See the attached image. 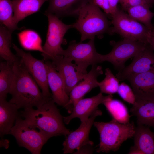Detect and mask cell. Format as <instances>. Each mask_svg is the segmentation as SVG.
<instances>
[{"mask_svg":"<svg viewBox=\"0 0 154 154\" xmlns=\"http://www.w3.org/2000/svg\"><path fill=\"white\" fill-rule=\"evenodd\" d=\"M45 62L48 68V84L52 92L53 100L55 103L64 108L71 113L68 105L69 97L66 91L63 79L52 62L50 60Z\"/></svg>","mask_w":154,"mask_h":154,"instance_id":"obj_14","label":"cell"},{"mask_svg":"<svg viewBox=\"0 0 154 154\" xmlns=\"http://www.w3.org/2000/svg\"><path fill=\"white\" fill-rule=\"evenodd\" d=\"M99 8L102 9L106 15H111V11L108 0H92Z\"/></svg>","mask_w":154,"mask_h":154,"instance_id":"obj_31","label":"cell"},{"mask_svg":"<svg viewBox=\"0 0 154 154\" xmlns=\"http://www.w3.org/2000/svg\"><path fill=\"white\" fill-rule=\"evenodd\" d=\"M117 93L125 101L133 105L135 103L136 98L132 89L127 84L122 82L119 84Z\"/></svg>","mask_w":154,"mask_h":154,"instance_id":"obj_30","label":"cell"},{"mask_svg":"<svg viewBox=\"0 0 154 154\" xmlns=\"http://www.w3.org/2000/svg\"><path fill=\"white\" fill-rule=\"evenodd\" d=\"M106 14L91 0L80 10L78 18L72 24L73 28L81 34V42L87 39L100 38L105 33H111L110 23Z\"/></svg>","mask_w":154,"mask_h":154,"instance_id":"obj_3","label":"cell"},{"mask_svg":"<svg viewBox=\"0 0 154 154\" xmlns=\"http://www.w3.org/2000/svg\"><path fill=\"white\" fill-rule=\"evenodd\" d=\"M110 95L104 96L100 92L94 96L80 99L74 106L70 114L63 117L64 123L68 124L72 119L76 118L80 119L81 122L86 121L98 109V105L103 104Z\"/></svg>","mask_w":154,"mask_h":154,"instance_id":"obj_15","label":"cell"},{"mask_svg":"<svg viewBox=\"0 0 154 154\" xmlns=\"http://www.w3.org/2000/svg\"><path fill=\"white\" fill-rule=\"evenodd\" d=\"M111 17L113 25L111 34L117 33L124 39L148 44V39L151 31L143 24L119 9Z\"/></svg>","mask_w":154,"mask_h":154,"instance_id":"obj_7","label":"cell"},{"mask_svg":"<svg viewBox=\"0 0 154 154\" xmlns=\"http://www.w3.org/2000/svg\"><path fill=\"white\" fill-rule=\"evenodd\" d=\"M48 18V28L42 55L45 61L52 60L55 57L62 56L64 50L61 45L65 43L64 37L68 31L73 28L72 24L63 23L52 14L45 15Z\"/></svg>","mask_w":154,"mask_h":154,"instance_id":"obj_5","label":"cell"},{"mask_svg":"<svg viewBox=\"0 0 154 154\" xmlns=\"http://www.w3.org/2000/svg\"><path fill=\"white\" fill-rule=\"evenodd\" d=\"M119 1L120 0H108L111 11V17L119 9L117 4L119 3Z\"/></svg>","mask_w":154,"mask_h":154,"instance_id":"obj_33","label":"cell"},{"mask_svg":"<svg viewBox=\"0 0 154 154\" xmlns=\"http://www.w3.org/2000/svg\"><path fill=\"white\" fill-rule=\"evenodd\" d=\"M91 0H49L45 15L52 14L59 18L78 16L81 9Z\"/></svg>","mask_w":154,"mask_h":154,"instance_id":"obj_17","label":"cell"},{"mask_svg":"<svg viewBox=\"0 0 154 154\" xmlns=\"http://www.w3.org/2000/svg\"><path fill=\"white\" fill-rule=\"evenodd\" d=\"M150 7H152L154 4V0H143Z\"/></svg>","mask_w":154,"mask_h":154,"instance_id":"obj_35","label":"cell"},{"mask_svg":"<svg viewBox=\"0 0 154 154\" xmlns=\"http://www.w3.org/2000/svg\"><path fill=\"white\" fill-rule=\"evenodd\" d=\"M13 31L5 26L0 27V57L5 60L12 63L18 60L19 57L11 51L12 34Z\"/></svg>","mask_w":154,"mask_h":154,"instance_id":"obj_25","label":"cell"},{"mask_svg":"<svg viewBox=\"0 0 154 154\" xmlns=\"http://www.w3.org/2000/svg\"><path fill=\"white\" fill-rule=\"evenodd\" d=\"M130 112L136 117L137 125L154 127V98L136 99Z\"/></svg>","mask_w":154,"mask_h":154,"instance_id":"obj_20","label":"cell"},{"mask_svg":"<svg viewBox=\"0 0 154 154\" xmlns=\"http://www.w3.org/2000/svg\"><path fill=\"white\" fill-rule=\"evenodd\" d=\"M15 75L14 63L5 61L0 63V99H6Z\"/></svg>","mask_w":154,"mask_h":154,"instance_id":"obj_26","label":"cell"},{"mask_svg":"<svg viewBox=\"0 0 154 154\" xmlns=\"http://www.w3.org/2000/svg\"><path fill=\"white\" fill-rule=\"evenodd\" d=\"M153 51L148 44L144 49L133 57L129 65L118 71L116 77L120 81L127 80L133 76L154 71Z\"/></svg>","mask_w":154,"mask_h":154,"instance_id":"obj_12","label":"cell"},{"mask_svg":"<svg viewBox=\"0 0 154 154\" xmlns=\"http://www.w3.org/2000/svg\"><path fill=\"white\" fill-rule=\"evenodd\" d=\"M148 44L124 38L123 40L113 44V48L109 53L101 54L102 62L108 61L115 68L120 71L125 67L127 60L134 57L144 49Z\"/></svg>","mask_w":154,"mask_h":154,"instance_id":"obj_9","label":"cell"},{"mask_svg":"<svg viewBox=\"0 0 154 154\" xmlns=\"http://www.w3.org/2000/svg\"><path fill=\"white\" fill-rule=\"evenodd\" d=\"M102 114V112L98 109L96 110L86 121L82 122L76 130L66 135L63 143L64 154L73 153L84 145H93L92 141L89 139L91 128L96 117Z\"/></svg>","mask_w":154,"mask_h":154,"instance_id":"obj_11","label":"cell"},{"mask_svg":"<svg viewBox=\"0 0 154 154\" xmlns=\"http://www.w3.org/2000/svg\"><path fill=\"white\" fill-rule=\"evenodd\" d=\"M20 113L29 125L38 129L49 139L54 136H66L70 133L65 126L63 116L52 98L36 109L26 108Z\"/></svg>","mask_w":154,"mask_h":154,"instance_id":"obj_2","label":"cell"},{"mask_svg":"<svg viewBox=\"0 0 154 154\" xmlns=\"http://www.w3.org/2000/svg\"><path fill=\"white\" fill-rule=\"evenodd\" d=\"M129 0H120L119 3L121 5Z\"/></svg>","mask_w":154,"mask_h":154,"instance_id":"obj_36","label":"cell"},{"mask_svg":"<svg viewBox=\"0 0 154 154\" xmlns=\"http://www.w3.org/2000/svg\"><path fill=\"white\" fill-rule=\"evenodd\" d=\"M17 35L20 44L24 49L44 52L41 38L36 31L25 29L18 33Z\"/></svg>","mask_w":154,"mask_h":154,"instance_id":"obj_24","label":"cell"},{"mask_svg":"<svg viewBox=\"0 0 154 154\" xmlns=\"http://www.w3.org/2000/svg\"><path fill=\"white\" fill-rule=\"evenodd\" d=\"M93 145L89 144L83 146L75 152V153H92L94 151Z\"/></svg>","mask_w":154,"mask_h":154,"instance_id":"obj_32","label":"cell"},{"mask_svg":"<svg viewBox=\"0 0 154 154\" xmlns=\"http://www.w3.org/2000/svg\"><path fill=\"white\" fill-rule=\"evenodd\" d=\"M15 75L9 93V101L19 109L38 107L52 98L45 97L38 84L19 59L14 63Z\"/></svg>","mask_w":154,"mask_h":154,"instance_id":"obj_1","label":"cell"},{"mask_svg":"<svg viewBox=\"0 0 154 154\" xmlns=\"http://www.w3.org/2000/svg\"><path fill=\"white\" fill-rule=\"evenodd\" d=\"M150 7L146 4H141L128 8L126 11L131 18L142 23L151 31L153 26L151 23L154 13L149 9Z\"/></svg>","mask_w":154,"mask_h":154,"instance_id":"obj_27","label":"cell"},{"mask_svg":"<svg viewBox=\"0 0 154 154\" xmlns=\"http://www.w3.org/2000/svg\"><path fill=\"white\" fill-rule=\"evenodd\" d=\"M52 61L64 81L66 91L69 96L72 90L84 79L85 76L78 71L77 67L72 61L63 56L54 58Z\"/></svg>","mask_w":154,"mask_h":154,"instance_id":"obj_13","label":"cell"},{"mask_svg":"<svg viewBox=\"0 0 154 154\" xmlns=\"http://www.w3.org/2000/svg\"><path fill=\"white\" fill-rule=\"evenodd\" d=\"M148 44L154 50V33L152 31L150 32L148 39Z\"/></svg>","mask_w":154,"mask_h":154,"instance_id":"obj_34","label":"cell"},{"mask_svg":"<svg viewBox=\"0 0 154 154\" xmlns=\"http://www.w3.org/2000/svg\"><path fill=\"white\" fill-rule=\"evenodd\" d=\"M94 39H90L85 43L72 40L63 53V56L74 61L78 71L84 76L87 73V69L88 66L102 62L101 54L97 52L95 48Z\"/></svg>","mask_w":154,"mask_h":154,"instance_id":"obj_6","label":"cell"},{"mask_svg":"<svg viewBox=\"0 0 154 154\" xmlns=\"http://www.w3.org/2000/svg\"><path fill=\"white\" fill-rule=\"evenodd\" d=\"M134 145L129 154H154V133L143 125L136 127Z\"/></svg>","mask_w":154,"mask_h":154,"instance_id":"obj_19","label":"cell"},{"mask_svg":"<svg viewBox=\"0 0 154 154\" xmlns=\"http://www.w3.org/2000/svg\"><path fill=\"white\" fill-rule=\"evenodd\" d=\"M105 75L104 80L99 82L100 92L111 95L117 93L119 85V80L109 68L105 69Z\"/></svg>","mask_w":154,"mask_h":154,"instance_id":"obj_29","label":"cell"},{"mask_svg":"<svg viewBox=\"0 0 154 154\" xmlns=\"http://www.w3.org/2000/svg\"><path fill=\"white\" fill-rule=\"evenodd\" d=\"M136 99L154 98V71H149L131 76L128 80Z\"/></svg>","mask_w":154,"mask_h":154,"instance_id":"obj_18","label":"cell"},{"mask_svg":"<svg viewBox=\"0 0 154 154\" xmlns=\"http://www.w3.org/2000/svg\"><path fill=\"white\" fill-rule=\"evenodd\" d=\"M113 118L123 124L129 122L131 116L126 106L121 101L113 99L112 95L103 103Z\"/></svg>","mask_w":154,"mask_h":154,"instance_id":"obj_23","label":"cell"},{"mask_svg":"<svg viewBox=\"0 0 154 154\" xmlns=\"http://www.w3.org/2000/svg\"><path fill=\"white\" fill-rule=\"evenodd\" d=\"M152 31L153 33H154V26H153V27L152 30Z\"/></svg>","mask_w":154,"mask_h":154,"instance_id":"obj_37","label":"cell"},{"mask_svg":"<svg viewBox=\"0 0 154 154\" xmlns=\"http://www.w3.org/2000/svg\"><path fill=\"white\" fill-rule=\"evenodd\" d=\"M14 11L12 0H0V22L13 31L19 30L13 19Z\"/></svg>","mask_w":154,"mask_h":154,"instance_id":"obj_28","label":"cell"},{"mask_svg":"<svg viewBox=\"0 0 154 154\" xmlns=\"http://www.w3.org/2000/svg\"><path fill=\"white\" fill-rule=\"evenodd\" d=\"M100 142L96 152L108 153L118 150L123 143L134 137L136 127L133 122L123 124L114 119L108 122H94Z\"/></svg>","mask_w":154,"mask_h":154,"instance_id":"obj_4","label":"cell"},{"mask_svg":"<svg viewBox=\"0 0 154 154\" xmlns=\"http://www.w3.org/2000/svg\"><path fill=\"white\" fill-rule=\"evenodd\" d=\"M103 74L101 66L95 65L92 66L91 70L87 73L83 79L71 91L69 94L68 105L72 112L73 106L77 102L92 89L98 87L97 78Z\"/></svg>","mask_w":154,"mask_h":154,"instance_id":"obj_16","label":"cell"},{"mask_svg":"<svg viewBox=\"0 0 154 154\" xmlns=\"http://www.w3.org/2000/svg\"><path fill=\"white\" fill-rule=\"evenodd\" d=\"M19 109L15 104L6 99H0V137L8 135L16 119L21 116Z\"/></svg>","mask_w":154,"mask_h":154,"instance_id":"obj_21","label":"cell"},{"mask_svg":"<svg viewBox=\"0 0 154 154\" xmlns=\"http://www.w3.org/2000/svg\"><path fill=\"white\" fill-rule=\"evenodd\" d=\"M16 55L20 59L27 71L36 82L44 96L52 97L48 83V68L45 61L37 59L30 52H27L12 44Z\"/></svg>","mask_w":154,"mask_h":154,"instance_id":"obj_10","label":"cell"},{"mask_svg":"<svg viewBox=\"0 0 154 154\" xmlns=\"http://www.w3.org/2000/svg\"><path fill=\"white\" fill-rule=\"evenodd\" d=\"M49 0H12L13 19L17 25L27 16L39 11L43 4Z\"/></svg>","mask_w":154,"mask_h":154,"instance_id":"obj_22","label":"cell"},{"mask_svg":"<svg viewBox=\"0 0 154 154\" xmlns=\"http://www.w3.org/2000/svg\"><path fill=\"white\" fill-rule=\"evenodd\" d=\"M8 134L13 136L19 146L25 148L32 154H40L42 147L49 139L29 125L21 116L16 119Z\"/></svg>","mask_w":154,"mask_h":154,"instance_id":"obj_8","label":"cell"}]
</instances>
